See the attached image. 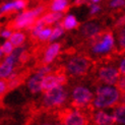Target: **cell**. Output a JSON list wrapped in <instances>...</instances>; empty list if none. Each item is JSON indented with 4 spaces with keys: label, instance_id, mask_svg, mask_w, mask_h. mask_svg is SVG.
I'll list each match as a JSON object with an SVG mask.
<instances>
[{
    "label": "cell",
    "instance_id": "35",
    "mask_svg": "<svg viewBox=\"0 0 125 125\" xmlns=\"http://www.w3.org/2000/svg\"><path fill=\"white\" fill-rule=\"evenodd\" d=\"M124 11H125V8H124Z\"/></svg>",
    "mask_w": 125,
    "mask_h": 125
},
{
    "label": "cell",
    "instance_id": "23",
    "mask_svg": "<svg viewBox=\"0 0 125 125\" xmlns=\"http://www.w3.org/2000/svg\"><path fill=\"white\" fill-rule=\"evenodd\" d=\"M52 34V29L51 28H46V29H43L42 32L40 33L39 35V41H42V42H46L49 40L50 36Z\"/></svg>",
    "mask_w": 125,
    "mask_h": 125
},
{
    "label": "cell",
    "instance_id": "27",
    "mask_svg": "<svg viewBox=\"0 0 125 125\" xmlns=\"http://www.w3.org/2000/svg\"><path fill=\"white\" fill-rule=\"evenodd\" d=\"M87 5H89L90 8H91L90 15H95V14L98 13V12H100V11L102 10L101 6H100L99 4H97V3H87Z\"/></svg>",
    "mask_w": 125,
    "mask_h": 125
},
{
    "label": "cell",
    "instance_id": "19",
    "mask_svg": "<svg viewBox=\"0 0 125 125\" xmlns=\"http://www.w3.org/2000/svg\"><path fill=\"white\" fill-rule=\"evenodd\" d=\"M32 53H31L30 50H27V49H23L22 52L21 53L20 57H18L17 59V63H18V69H21V67L26 65L28 62L31 60V58H32Z\"/></svg>",
    "mask_w": 125,
    "mask_h": 125
},
{
    "label": "cell",
    "instance_id": "4",
    "mask_svg": "<svg viewBox=\"0 0 125 125\" xmlns=\"http://www.w3.org/2000/svg\"><path fill=\"white\" fill-rule=\"evenodd\" d=\"M54 118L59 125H90V116L85 112L73 108H60L55 111Z\"/></svg>",
    "mask_w": 125,
    "mask_h": 125
},
{
    "label": "cell",
    "instance_id": "13",
    "mask_svg": "<svg viewBox=\"0 0 125 125\" xmlns=\"http://www.w3.org/2000/svg\"><path fill=\"white\" fill-rule=\"evenodd\" d=\"M68 4H69V0H52L49 8L52 11H62L65 13L70 8Z\"/></svg>",
    "mask_w": 125,
    "mask_h": 125
},
{
    "label": "cell",
    "instance_id": "12",
    "mask_svg": "<svg viewBox=\"0 0 125 125\" xmlns=\"http://www.w3.org/2000/svg\"><path fill=\"white\" fill-rule=\"evenodd\" d=\"M58 85V82H57V74L54 71H52L51 73L47 74L46 76H44L43 79V84H42V92H47L48 90L52 89V87Z\"/></svg>",
    "mask_w": 125,
    "mask_h": 125
},
{
    "label": "cell",
    "instance_id": "5",
    "mask_svg": "<svg viewBox=\"0 0 125 125\" xmlns=\"http://www.w3.org/2000/svg\"><path fill=\"white\" fill-rule=\"evenodd\" d=\"M93 71H97L95 77L96 83H105L108 85L116 84L118 78L120 76V72L113 66H100L99 69L93 67Z\"/></svg>",
    "mask_w": 125,
    "mask_h": 125
},
{
    "label": "cell",
    "instance_id": "28",
    "mask_svg": "<svg viewBox=\"0 0 125 125\" xmlns=\"http://www.w3.org/2000/svg\"><path fill=\"white\" fill-rule=\"evenodd\" d=\"M14 4H15V9H23L26 8L28 4H29V1L28 0H14Z\"/></svg>",
    "mask_w": 125,
    "mask_h": 125
},
{
    "label": "cell",
    "instance_id": "8",
    "mask_svg": "<svg viewBox=\"0 0 125 125\" xmlns=\"http://www.w3.org/2000/svg\"><path fill=\"white\" fill-rule=\"evenodd\" d=\"M62 47V43H53L51 45H49L47 47V49L45 50V53H44L42 59L38 60L35 64V70L37 68H39L43 65H49L51 64L52 62L55 60V58L58 56V54L60 53V50Z\"/></svg>",
    "mask_w": 125,
    "mask_h": 125
},
{
    "label": "cell",
    "instance_id": "17",
    "mask_svg": "<svg viewBox=\"0 0 125 125\" xmlns=\"http://www.w3.org/2000/svg\"><path fill=\"white\" fill-rule=\"evenodd\" d=\"M10 43L13 45V47L17 48V47H21L23 46L24 42H26V35H24L22 32H20V31H17V32H14L12 33V35L10 36Z\"/></svg>",
    "mask_w": 125,
    "mask_h": 125
},
{
    "label": "cell",
    "instance_id": "10",
    "mask_svg": "<svg viewBox=\"0 0 125 125\" xmlns=\"http://www.w3.org/2000/svg\"><path fill=\"white\" fill-rule=\"evenodd\" d=\"M15 63V59L11 54L6 56L5 60L0 64V78H7L11 72L13 71V66Z\"/></svg>",
    "mask_w": 125,
    "mask_h": 125
},
{
    "label": "cell",
    "instance_id": "20",
    "mask_svg": "<svg viewBox=\"0 0 125 125\" xmlns=\"http://www.w3.org/2000/svg\"><path fill=\"white\" fill-rule=\"evenodd\" d=\"M63 33H64V28H63V24H62V21H61V22L56 24V27L52 30V34H51V36H50L48 42L49 43L50 42H53L56 39L60 38V37L63 35Z\"/></svg>",
    "mask_w": 125,
    "mask_h": 125
},
{
    "label": "cell",
    "instance_id": "25",
    "mask_svg": "<svg viewBox=\"0 0 125 125\" xmlns=\"http://www.w3.org/2000/svg\"><path fill=\"white\" fill-rule=\"evenodd\" d=\"M125 6V0H110L109 2V7L113 8V9H117Z\"/></svg>",
    "mask_w": 125,
    "mask_h": 125
},
{
    "label": "cell",
    "instance_id": "33",
    "mask_svg": "<svg viewBox=\"0 0 125 125\" xmlns=\"http://www.w3.org/2000/svg\"><path fill=\"white\" fill-rule=\"evenodd\" d=\"M2 56V52H1V50H0V57H1Z\"/></svg>",
    "mask_w": 125,
    "mask_h": 125
},
{
    "label": "cell",
    "instance_id": "26",
    "mask_svg": "<svg viewBox=\"0 0 125 125\" xmlns=\"http://www.w3.org/2000/svg\"><path fill=\"white\" fill-rule=\"evenodd\" d=\"M125 27V15H121L120 17H118L116 21L114 22V26H113V29L114 30H119L121 28H124Z\"/></svg>",
    "mask_w": 125,
    "mask_h": 125
},
{
    "label": "cell",
    "instance_id": "9",
    "mask_svg": "<svg viewBox=\"0 0 125 125\" xmlns=\"http://www.w3.org/2000/svg\"><path fill=\"white\" fill-rule=\"evenodd\" d=\"M90 120L94 125H114L115 123L113 115H110L102 110H99L97 112L94 111L90 116Z\"/></svg>",
    "mask_w": 125,
    "mask_h": 125
},
{
    "label": "cell",
    "instance_id": "14",
    "mask_svg": "<svg viewBox=\"0 0 125 125\" xmlns=\"http://www.w3.org/2000/svg\"><path fill=\"white\" fill-rule=\"evenodd\" d=\"M117 31V40L118 48H115V52L118 56H121L125 53V28H121Z\"/></svg>",
    "mask_w": 125,
    "mask_h": 125
},
{
    "label": "cell",
    "instance_id": "24",
    "mask_svg": "<svg viewBox=\"0 0 125 125\" xmlns=\"http://www.w3.org/2000/svg\"><path fill=\"white\" fill-rule=\"evenodd\" d=\"M7 79L6 78H0V101H2L3 98L5 97L6 89H7Z\"/></svg>",
    "mask_w": 125,
    "mask_h": 125
},
{
    "label": "cell",
    "instance_id": "11",
    "mask_svg": "<svg viewBox=\"0 0 125 125\" xmlns=\"http://www.w3.org/2000/svg\"><path fill=\"white\" fill-rule=\"evenodd\" d=\"M43 74L41 73H36L34 76H32L29 82H28V87L30 92L32 94H38L42 91V84H43V79H44Z\"/></svg>",
    "mask_w": 125,
    "mask_h": 125
},
{
    "label": "cell",
    "instance_id": "2",
    "mask_svg": "<svg viewBox=\"0 0 125 125\" xmlns=\"http://www.w3.org/2000/svg\"><path fill=\"white\" fill-rule=\"evenodd\" d=\"M68 98V90L65 85H56L44 93L40 111L53 114L55 111L63 107Z\"/></svg>",
    "mask_w": 125,
    "mask_h": 125
},
{
    "label": "cell",
    "instance_id": "31",
    "mask_svg": "<svg viewBox=\"0 0 125 125\" xmlns=\"http://www.w3.org/2000/svg\"><path fill=\"white\" fill-rule=\"evenodd\" d=\"M87 2H89V0H75V1L73 2L72 6H75V7H77V6H80L83 4H86Z\"/></svg>",
    "mask_w": 125,
    "mask_h": 125
},
{
    "label": "cell",
    "instance_id": "1",
    "mask_svg": "<svg viewBox=\"0 0 125 125\" xmlns=\"http://www.w3.org/2000/svg\"><path fill=\"white\" fill-rule=\"evenodd\" d=\"M94 60L92 57L84 52L75 53L69 56V59L64 65L66 74L73 78L84 77L93 69Z\"/></svg>",
    "mask_w": 125,
    "mask_h": 125
},
{
    "label": "cell",
    "instance_id": "30",
    "mask_svg": "<svg viewBox=\"0 0 125 125\" xmlns=\"http://www.w3.org/2000/svg\"><path fill=\"white\" fill-rule=\"evenodd\" d=\"M119 72L120 74H122V75H125V57H123V59L121 60L120 62V65H119Z\"/></svg>",
    "mask_w": 125,
    "mask_h": 125
},
{
    "label": "cell",
    "instance_id": "7",
    "mask_svg": "<svg viewBox=\"0 0 125 125\" xmlns=\"http://www.w3.org/2000/svg\"><path fill=\"white\" fill-rule=\"evenodd\" d=\"M103 30H105L102 24L100 22H97V21H87L85 23H83L82 27L79 28L78 30V33L76 34V38L79 40L84 42L86 40L91 39L92 37L96 36L97 34L101 33Z\"/></svg>",
    "mask_w": 125,
    "mask_h": 125
},
{
    "label": "cell",
    "instance_id": "6",
    "mask_svg": "<svg viewBox=\"0 0 125 125\" xmlns=\"http://www.w3.org/2000/svg\"><path fill=\"white\" fill-rule=\"evenodd\" d=\"M37 20L38 18L34 13L33 9L27 10L20 13L14 20L9 21L7 26H6V29L10 31H20L21 29H27L28 31H30V29L32 28V26Z\"/></svg>",
    "mask_w": 125,
    "mask_h": 125
},
{
    "label": "cell",
    "instance_id": "29",
    "mask_svg": "<svg viewBox=\"0 0 125 125\" xmlns=\"http://www.w3.org/2000/svg\"><path fill=\"white\" fill-rule=\"evenodd\" d=\"M0 35H1L3 38H5V39H9L10 36L12 35V31H10L8 29H5L4 31H2V32L0 33Z\"/></svg>",
    "mask_w": 125,
    "mask_h": 125
},
{
    "label": "cell",
    "instance_id": "34",
    "mask_svg": "<svg viewBox=\"0 0 125 125\" xmlns=\"http://www.w3.org/2000/svg\"><path fill=\"white\" fill-rule=\"evenodd\" d=\"M2 16V13H1V12H0V17H1Z\"/></svg>",
    "mask_w": 125,
    "mask_h": 125
},
{
    "label": "cell",
    "instance_id": "21",
    "mask_svg": "<svg viewBox=\"0 0 125 125\" xmlns=\"http://www.w3.org/2000/svg\"><path fill=\"white\" fill-rule=\"evenodd\" d=\"M0 50H1V52L5 56H8L12 53V51H13V45L10 43V41H6V42H4V44L2 46L0 47Z\"/></svg>",
    "mask_w": 125,
    "mask_h": 125
},
{
    "label": "cell",
    "instance_id": "18",
    "mask_svg": "<svg viewBox=\"0 0 125 125\" xmlns=\"http://www.w3.org/2000/svg\"><path fill=\"white\" fill-rule=\"evenodd\" d=\"M62 24H63V28L64 30L66 31H70V30H73V29H77L79 27V22L77 21V20L75 18L74 15H67L64 21H62Z\"/></svg>",
    "mask_w": 125,
    "mask_h": 125
},
{
    "label": "cell",
    "instance_id": "16",
    "mask_svg": "<svg viewBox=\"0 0 125 125\" xmlns=\"http://www.w3.org/2000/svg\"><path fill=\"white\" fill-rule=\"evenodd\" d=\"M113 117L115 122L125 125V103L118 104L116 106L113 111Z\"/></svg>",
    "mask_w": 125,
    "mask_h": 125
},
{
    "label": "cell",
    "instance_id": "3",
    "mask_svg": "<svg viewBox=\"0 0 125 125\" xmlns=\"http://www.w3.org/2000/svg\"><path fill=\"white\" fill-rule=\"evenodd\" d=\"M120 104V92L111 85H99L96 90V97L94 98L93 107L95 109L115 108Z\"/></svg>",
    "mask_w": 125,
    "mask_h": 125
},
{
    "label": "cell",
    "instance_id": "22",
    "mask_svg": "<svg viewBox=\"0 0 125 125\" xmlns=\"http://www.w3.org/2000/svg\"><path fill=\"white\" fill-rule=\"evenodd\" d=\"M115 85H116V89L120 92V95L125 96V75L119 76Z\"/></svg>",
    "mask_w": 125,
    "mask_h": 125
},
{
    "label": "cell",
    "instance_id": "32",
    "mask_svg": "<svg viewBox=\"0 0 125 125\" xmlns=\"http://www.w3.org/2000/svg\"><path fill=\"white\" fill-rule=\"evenodd\" d=\"M39 125H54V124L51 123V122H46V123H42V124H39Z\"/></svg>",
    "mask_w": 125,
    "mask_h": 125
},
{
    "label": "cell",
    "instance_id": "15",
    "mask_svg": "<svg viewBox=\"0 0 125 125\" xmlns=\"http://www.w3.org/2000/svg\"><path fill=\"white\" fill-rule=\"evenodd\" d=\"M63 15H64V12H62V11H52V12L45 13L41 18L45 22V24H52L56 21H60L63 17Z\"/></svg>",
    "mask_w": 125,
    "mask_h": 125
}]
</instances>
